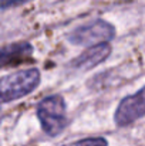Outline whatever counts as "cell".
I'll return each instance as SVG.
<instances>
[{"instance_id":"1","label":"cell","mask_w":145,"mask_h":146,"mask_svg":"<svg viewBox=\"0 0 145 146\" xmlns=\"http://www.w3.org/2000/svg\"><path fill=\"white\" fill-rule=\"evenodd\" d=\"M37 68H26L0 78V104H9L31 94L40 84Z\"/></svg>"},{"instance_id":"2","label":"cell","mask_w":145,"mask_h":146,"mask_svg":"<svg viewBox=\"0 0 145 146\" xmlns=\"http://www.w3.org/2000/svg\"><path fill=\"white\" fill-rule=\"evenodd\" d=\"M37 118L43 131L48 136H58L67 126V105L61 95H50L43 98L36 108Z\"/></svg>"},{"instance_id":"3","label":"cell","mask_w":145,"mask_h":146,"mask_svg":"<svg viewBox=\"0 0 145 146\" xmlns=\"http://www.w3.org/2000/svg\"><path fill=\"white\" fill-rule=\"evenodd\" d=\"M114 37H115L114 26L102 19H96L84 26H80L67 36L71 44L86 46V47L101 44V43H108Z\"/></svg>"},{"instance_id":"4","label":"cell","mask_w":145,"mask_h":146,"mask_svg":"<svg viewBox=\"0 0 145 146\" xmlns=\"http://www.w3.org/2000/svg\"><path fill=\"white\" fill-rule=\"evenodd\" d=\"M145 116V85L135 94L122 98L115 109L114 121L117 126H128Z\"/></svg>"},{"instance_id":"5","label":"cell","mask_w":145,"mask_h":146,"mask_svg":"<svg viewBox=\"0 0 145 146\" xmlns=\"http://www.w3.org/2000/svg\"><path fill=\"white\" fill-rule=\"evenodd\" d=\"M111 46L108 43H101L96 46H90L86 51H83L78 57H76L70 62V68L74 71H88L97 67L102 61H105L111 55Z\"/></svg>"},{"instance_id":"6","label":"cell","mask_w":145,"mask_h":146,"mask_svg":"<svg viewBox=\"0 0 145 146\" xmlns=\"http://www.w3.org/2000/svg\"><path fill=\"white\" fill-rule=\"evenodd\" d=\"M33 55V46L29 41H17L0 47V68L19 65L29 61Z\"/></svg>"},{"instance_id":"7","label":"cell","mask_w":145,"mask_h":146,"mask_svg":"<svg viewBox=\"0 0 145 146\" xmlns=\"http://www.w3.org/2000/svg\"><path fill=\"white\" fill-rule=\"evenodd\" d=\"M63 146H108V142L105 138L101 136H94V138H84L76 142H70Z\"/></svg>"},{"instance_id":"8","label":"cell","mask_w":145,"mask_h":146,"mask_svg":"<svg viewBox=\"0 0 145 146\" xmlns=\"http://www.w3.org/2000/svg\"><path fill=\"white\" fill-rule=\"evenodd\" d=\"M27 1H30V0H0V9H10L14 6L24 4Z\"/></svg>"},{"instance_id":"9","label":"cell","mask_w":145,"mask_h":146,"mask_svg":"<svg viewBox=\"0 0 145 146\" xmlns=\"http://www.w3.org/2000/svg\"><path fill=\"white\" fill-rule=\"evenodd\" d=\"M0 122H1V116H0Z\"/></svg>"}]
</instances>
